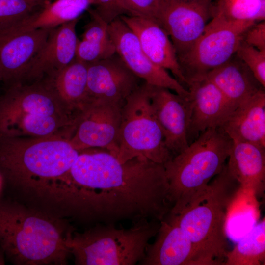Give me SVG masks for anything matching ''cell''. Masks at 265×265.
Masks as SVG:
<instances>
[{
	"label": "cell",
	"instance_id": "26",
	"mask_svg": "<svg viewBox=\"0 0 265 265\" xmlns=\"http://www.w3.org/2000/svg\"><path fill=\"white\" fill-rule=\"evenodd\" d=\"M215 8L232 20L265 21V0H219Z\"/></svg>",
	"mask_w": 265,
	"mask_h": 265
},
{
	"label": "cell",
	"instance_id": "37",
	"mask_svg": "<svg viewBox=\"0 0 265 265\" xmlns=\"http://www.w3.org/2000/svg\"><path fill=\"white\" fill-rule=\"evenodd\" d=\"M219 0H213V1L215 2V3H216L217 1H218Z\"/></svg>",
	"mask_w": 265,
	"mask_h": 265
},
{
	"label": "cell",
	"instance_id": "32",
	"mask_svg": "<svg viewBox=\"0 0 265 265\" xmlns=\"http://www.w3.org/2000/svg\"><path fill=\"white\" fill-rule=\"evenodd\" d=\"M131 15L157 20L161 0H126Z\"/></svg>",
	"mask_w": 265,
	"mask_h": 265
},
{
	"label": "cell",
	"instance_id": "27",
	"mask_svg": "<svg viewBox=\"0 0 265 265\" xmlns=\"http://www.w3.org/2000/svg\"><path fill=\"white\" fill-rule=\"evenodd\" d=\"M39 8L27 0H0V31L22 22Z\"/></svg>",
	"mask_w": 265,
	"mask_h": 265
},
{
	"label": "cell",
	"instance_id": "21",
	"mask_svg": "<svg viewBox=\"0 0 265 265\" xmlns=\"http://www.w3.org/2000/svg\"><path fill=\"white\" fill-rule=\"evenodd\" d=\"M205 77L219 89L234 110L253 95L265 90L236 54Z\"/></svg>",
	"mask_w": 265,
	"mask_h": 265
},
{
	"label": "cell",
	"instance_id": "2",
	"mask_svg": "<svg viewBox=\"0 0 265 265\" xmlns=\"http://www.w3.org/2000/svg\"><path fill=\"white\" fill-rule=\"evenodd\" d=\"M80 152L69 139L0 135V171L4 179L29 195L50 202Z\"/></svg>",
	"mask_w": 265,
	"mask_h": 265
},
{
	"label": "cell",
	"instance_id": "31",
	"mask_svg": "<svg viewBox=\"0 0 265 265\" xmlns=\"http://www.w3.org/2000/svg\"><path fill=\"white\" fill-rule=\"evenodd\" d=\"M88 12L91 20L85 25L81 39L94 42H105L110 41L108 24L100 18L93 10Z\"/></svg>",
	"mask_w": 265,
	"mask_h": 265
},
{
	"label": "cell",
	"instance_id": "6",
	"mask_svg": "<svg viewBox=\"0 0 265 265\" xmlns=\"http://www.w3.org/2000/svg\"><path fill=\"white\" fill-rule=\"evenodd\" d=\"M238 186L225 164L210 183V190L204 201L179 214L167 215L191 241L201 265H223L229 251L227 215Z\"/></svg>",
	"mask_w": 265,
	"mask_h": 265
},
{
	"label": "cell",
	"instance_id": "34",
	"mask_svg": "<svg viewBox=\"0 0 265 265\" xmlns=\"http://www.w3.org/2000/svg\"><path fill=\"white\" fill-rule=\"evenodd\" d=\"M34 5L38 7H41L44 5L47 2L50 1V0H27Z\"/></svg>",
	"mask_w": 265,
	"mask_h": 265
},
{
	"label": "cell",
	"instance_id": "29",
	"mask_svg": "<svg viewBox=\"0 0 265 265\" xmlns=\"http://www.w3.org/2000/svg\"><path fill=\"white\" fill-rule=\"evenodd\" d=\"M236 54L246 65L261 85L265 87V51L241 41Z\"/></svg>",
	"mask_w": 265,
	"mask_h": 265
},
{
	"label": "cell",
	"instance_id": "12",
	"mask_svg": "<svg viewBox=\"0 0 265 265\" xmlns=\"http://www.w3.org/2000/svg\"><path fill=\"white\" fill-rule=\"evenodd\" d=\"M108 32L116 53L141 80L154 86L168 89L181 96L189 95L188 90L177 80L147 57L135 34L120 18L109 24Z\"/></svg>",
	"mask_w": 265,
	"mask_h": 265
},
{
	"label": "cell",
	"instance_id": "36",
	"mask_svg": "<svg viewBox=\"0 0 265 265\" xmlns=\"http://www.w3.org/2000/svg\"><path fill=\"white\" fill-rule=\"evenodd\" d=\"M2 81V72L1 70V67L0 65V82Z\"/></svg>",
	"mask_w": 265,
	"mask_h": 265
},
{
	"label": "cell",
	"instance_id": "4",
	"mask_svg": "<svg viewBox=\"0 0 265 265\" xmlns=\"http://www.w3.org/2000/svg\"><path fill=\"white\" fill-rule=\"evenodd\" d=\"M233 143L221 127L211 128L163 164L172 205L169 214H179L205 200L210 181L223 170Z\"/></svg>",
	"mask_w": 265,
	"mask_h": 265
},
{
	"label": "cell",
	"instance_id": "1",
	"mask_svg": "<svg viewBox=\"0 0 265 265\" xmlns=\"http://www.w3.org/2000/svg\"><path fill=\"white\" fill-rule=\"evenodd\" d=\"M169 188L163 164L142 157L121 162L107 150L92 148L80 152L53 203L82 224L161 221L172 208Z\"/></svg>",
	"mask_w": 265,
	"mask_h": 265
},
{
	"label": "cell",
	"instance_id": "8",
	"mask_svg": "<svg viewBox=\"0 0 265 265\" xmlns=\"http://www.w3.org/2000/svg\"><path fill=\"white\" fill-rule=\"evenodd\" d=\"M149 88L141 83L123 106L116 156L121 162L142 157L163 165L173 157L152 110Z\"/></svg>",
	"mask_w": 265,
	"mask_h": 265
},
{
	"label": "cell",
	"instance_id": "16",
	"mask_svg": "<svg viewBox=\"0 0 265 265\" xmlns=\"http://www.w3.org/2000/svg\"><path fill=\"white\" fill-rule=\"evenodd\" d=\"M79 20L63 24L51 31L44 45L28 66L21 83L41 80L75 59L79 40L76 29Z\"/></svg>",
	"mask_w": 265,
	"mask_h": 265
},
{
	"label": "cell",
	"instance_id": "7",
	"mask_svg": "<svg viewBox=\"0 0 265 265\" xmlns=\"http://www.w3.org/2000/svg\"><path fill=\"white\" fill-rule=\"evenodd\" d=\"M160 222L143 220L129 228L98 224L82 232L71 230L66 244L78 265H134L144 257Z\"/></svg>",
	"mask_w": 265,
	"mask_h": 265
},
{
	"label": "cell",
	"instance_id": "38",
	"mask_svg": "<svg viewBox=\"0 0 265 265\" xmlns=\"http://www.w3.org/2000/svg\"></svg>",
	"mask_w": 265,
	"mask_h": 265
},
{
	"label": "cell",
	"instance_id": "9",
	"mask_svg": "<svg viewBox=\"0 0 265 265\" xmlns=\"http://www.w3.org/2000/svg\"><path fill=\"white\" fill-rule=\"evenodd\" d=\"M257 22L232 20L215 8L212 19L191 49L178 61L186 80L205 76L236 53L246 30Z\"/></svg>",
	"mask_w": 265,
	"mask_h": 265
},
{
	"label": "cell",
	"instance_id": "28",
	"mask_svg": "<svg viewBox=\"0 0 265 265\" xmlns=\"http://www.w3.org/2000/svg\"><path fill=\"white\" fill-rule=\"evenodd\" d=\"M115 53V47L111 40L100 43L79 39L75 58L88 64L105 59Z\"/></svg>",
	"mask_w": 265,
	"mask_h": 265
},
{
	"label": "cell",
	"instance_id": "20",
	"mask_svg": "<svg viewBox=\"0 0 265 265\" xmlns=\"http://www.w3.org/2000/svg\"><path fill=\"white\" fill-rule=\"evenodd\" d=\"M234 141L265 148V92H257L238 106L220 126Z\"/></svg>",
	"mask_w": 265,
	"mask_h": 265
},
{
	"label": "cell",
	"instance_id": "14",
	"mask_svg": "<svg viewBox=\"0 0 265 265\" xmlns=\"http://www.w3.org/2000/svg\"><path fill=\"white\" fill-rule=\"evenodd\" d=\"M140 80L116 53L105 59L88 63V102L99 100L124 104L141 84Z\"/></svg>",
	"mask_w": 265,
	"mask_h": 265
},
{
	"label": "cell",
	"instance_id": "3",
	"mask_svg": "<svg viewBox=\"0 0 265 265\" xmlns=\"http://www.w3.org/2000/svg\"><path fill=\"white\" fill-rule=\"evenodd\" d=\"M58 220L15 203L0 202V248L21 265H65L68 232Z\"/></svg>",
	"mask_w": 265,
	"mask_h": 265
},
{
	"label": "cell",
	"instance_id": "19",
	"mask_svg": "<svg viewBox=\"0 0 265 265\" xmlns=\"http://www.w3.org/2000/svg\"><path fill=\"white\" fill-rule=\"evenodd\" d=\"M156 236L138 265H201L193 245L172 218L166 216L160 222Z\"/></svg>",
	"mask_w": 265,
	"mask_h": 265
},
{
	"label": "cell",
	"instance_id": "13",
	"mask_svg": "<svg viewBox=\"0 0 265 265\" xmlns=\"http://www.w3.org/2000/svg\"><path fill=\"white\" fill-rule=\"evenodd\" d=\"M150 85L149 98L155 116L164 135L166 146L173 156L189 145L187 138L191 103L187 97Z\"/></svg>",
	"mask_w": 265,
	"mask_h": 265
},
{
	"label": "cell",
	"instance_id": "22",
	"mask_svg": "<svg viewBox=\"0 0 265 265\" xmlns=\"http://www.w3.org/2000/svg\"><path fill=\"white\" fill-rule=\"evenodd\" d=\"M233 141L227 168L240 187L262 196L265 190V148Z\"/></svg>",
	"mask_w": 265,
	"mask_h": 265
},
{
	"label": "cell",
	"instance_id": "10",
	"mask_svg": "<svg viewBox=\"0 0 265 265\" xmlns=\"http://www.w3.org/2000/svg\"><path fill=\"white\" fill-rule=\"evenodd\" d=\"M215 7L213 0H161L156 20L169 35L178 59L203 34Z\"/></svg>",
	"mask_w": 265,
	"mask_h": 265
},
{
	"label": "cell",
	"instance_id": "33",
	"mask_svg": "<svg viewBox=\"0 0 265 265\" xmlns=\"http://www.w3.org/2000/svg\"><path fill=\"white\" fill-rule=\"evenodd\" d=\"M243 40L261 51H265V22H257L245 32Z\"/></svg>",
	"mask_w": 265,
	"mask_h": 265
},
{
	"label": "cell",
	"instance_id": "23",
	"mask_svg": "<svg viewBox=\"0 0 265 265\" xmlns=\"http://www.w3.org/2000/svg\"><path fill=\"white\" fill-rule=\"evenodd\" d=\"M42 80L73 112L79 113L88 103L86 63L75 58L60 70Z\"/></svg>",
	"mask_w": 265,
	"mask_h": 265
},
{
	"label": "cell",
	"instance_id": "15",
	"mask_svg": "<svg viewBox=\"0 0 265 265\" xmlns=\"http://www.w3.org/2000/svg\"><path fill=\"white\" fill-rule=\"evenodd\" d=\"M191 103L187 138L189 145L208 129L220 127L234 111L219 89L206 77L186 83Z\"/></svg>",
	"mask_w": 265,
	"mask_h": 265
},
{
	"label": "cell",
	"instance_id": "5",
	"mask_svg": "<svg viewBox=\"0 0 265 265\" xmlns=\"http://www.w3.org/2000/svg\"><path fill=\"white\" fill-rule=\"evenodd\" d=\"M78 115L68 109L44 80L16 83L0 96V135L69 139Z\"/></svg>",
	"mask_w": 265,
	"mask_h": 265
},
{
	"label": "cell",
	"instance_id": "35",
	"mask_svg": "<svg viewBox=\"0 0 265 265\" xmlns=\"http://www.w3.org/2000/svg\"><path fill=\"white\" fill-rule=\"evenodd\" d=\"M4 179V178L0 171V196L3 188Z\"/></svg>",
	"mask_w": 265,
	"mask_h": 265
},
{
	"label": "cell",
	"instance_id": "25",
	"mask_svg": "<svg viewBox=\"0 0 265 265\" xmlns=\"http://www.w3.org/2000/svg\"><path fill=\"white\" fill-rule=\"evenodd\" d=\"M265 263V218L257 223L231 250L224 265H261Z\"/></svg>",
	"mask_w": 265,
	"mask_h": 265
},
{
	"label": "cell",
	"instance_id": "11",
	"mask_svg": "<svg viewBox=\"0 0 265 265\" xmlns=\"http://www.w3.org/2000/svg\"><path fill=\"white\" fill-rule=\"evenodd\" d=\"M124 103L99 100L87 103L79 113L75 131L69 139L72 146L80 152L102 149L117 156Z\"/></svg>",
	"mask_w": 265,
	"mask_h": 265
},
{
	"label": "cell",
	"instance_id": "30",
	"mask_svg": "<svg viewBox=\"0 0 265 265\" xmlns=\"http://www.w3.org/2000/svg\"><path fill=\"white\" fill-rule=\"evenodd\" d=\"M94 12L107 24L123 15H131L126 0H94Z\"/></svg>",
	"mask_w": 265,
	"mask_h": 265
},
{
	"label": "cell",
	"instance_id": "24",
	"mask_svg": "<svg viewBox=\"0 0 265 265\" xmlns=\"http://www.w3.org/2000/svg\"><path fill=\"white\" fill-rule=\"evenodd\" d=\"M94 4V0H52L22 22L8 28L15 32L53 29L79 19Z\"/></svg>",
	"mask_w": 265,
	"mask_h": 265
},
{
	"label": "cell",
	"instance_id": "18",
	"mask_svg": "<svg viewBox=\"0 0 265 265\" xmlns=\"http://www.w3.org/2000/svg\"><path fill=\"white\" fill-rule=\"evenodd\" d=\"M137 37L147 57L168 71L182 85L186 80L182 72L174 48L164 29L153 18L123 15L120 17Z\"/></svg>",
	"mask_w": 265,
	"mask_h": 265
},
{
	"label": "cell",
	"instance_id": "17",
	"mask_svg": "<svg viewBox=\"0 0 265 265\" xmlns=\"http://www.w3.org/2000/svg\"><path fill=\"white\" fill-rule=\"evenodd\" d=\"M53 29L15 32L0 31V65L2 82L8 87L21 82L30 62L40 51Z\"/></svg>",
	"mask_w": 265,
	"mask_h": 265
},
{
	"label": "cell",
	"instance_id": "39",
	"mask_svg": "<svg viewBox=\"0 0 265 265\" xmlns=\"http://www.w3.org/2000/svg\"><path fill=\"white\" fill-rule=\"evenodd\" d=\"M51 1L52 0H50Z\"/></svg>",
	"mask_w": 265,
	"mask_h": 265
}]
</instances>
